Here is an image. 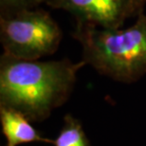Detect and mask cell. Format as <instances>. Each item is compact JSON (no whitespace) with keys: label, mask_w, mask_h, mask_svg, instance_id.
<instances>
[{"label":"cell","mask_w":146,"mask_h":146,"mask_svg":"<svg viewBox=\"0 0 146 146\" xmlns=\"http://www.w3.org/2000/svg\"><path fill=\"white\" fill-rule=\"evenodd\" d=\"M64 122L59 135L54 139V146H91L79 119L71 114H66Z\"/></svg>","instance_id":"8992f818"},{"label":"cell","mask_w":146,"mask_h":146,"mask_svg":"<svg viewBox=\"0 0 146 146\" xmlns=\"http://www.w3.org/2000/svg\"><path fill=\"white\" fill-rule=\"evenodd\" d=\"M60 26L42 9L0 16V41L4 53L22 60L53 54L62 41Z\"/></svg>","instance_id":"3957f363"},{"label":"cell","mask_w":146,"mask_h":146,"mask_svg":"<svg viewBox=\"0 0 146 146\" xmlns=\"http://www.w3.org/2000/svg\"><path fill=\"white\" fill-rule=\"evenodd\" d=\"M72 36L83 49V60L100 74L132 84L146 74V14L129 28L106 29L76 21Z\"/></svg>","instance_id":"7a4b0ae2"},{"label":"cell","mask_w":146,"mask_h":146,"mask_svg":"<svg viewBox=\"0 0 146 146\" xmlns=\"http://www.w3.org/2000/svg\"><path fill=\"white\" fill-rule=\"evenodd\" d=\"M48 0H0V16L11 15L25 10L38 8Z\"/></svg>","instance_id":"52a82bcc"},{"label":"cell","mask_w":146,"mask_h":146,"mask_svg":"<svg viewBox=\"0 0 146 146\" xmlns=\"http://www.w3.org/2000/svg\"><path fill=\"white\" fill-rule=\"evenodd\" d=\"M2 133L7 139V146H17L29 142H46L53 144L54 139L44 138L20 111L0 106Z\"/></svg>","instance_id":"5b68a950"},{"label":"cell","mask_w":146,"mask_h":146,"mask_svg":"<svg viewBox=\"0 0 146 146\" xmlns=\"http://www.w3.org/2000/svg\"><path fill=\"white\" fill-rule=\"evenodd\" d=\"M86 64L68 58L22 60L3 52L0 57V106L22 112L31 121H42L63 106L74 88L77 73Z\"/></svg>","instance_id":"6da1fadb"},{"label":"cell","mask_w":146,"mask_h":146,"mask_svg":"<svg viewBox=\"0 0 146 146\" xmlns=\"http://www.w3.org/2000/svg\"><path fill=\"white\" fill-rule=\"evenodd\" d=\"M142 1H143V2L145 3V4H146V0H142Z\"/></svg>","instance_id":"ba28073f"},{"label":"cell","mask_w":146,"mask_h":146,"mask_svg":"<svg viewBox=\"0 0 146 146\" xmlns=\"http://www.w3.org/2000/svg\"><path fill=\"white\" fill-rule=\"evenodd\" d=\"M52 9L64 10L76 21L106 29H119L128 18L143 13L142 0H48Z\"/></svg>","instance_id":"277c9868"}]
</instances>
